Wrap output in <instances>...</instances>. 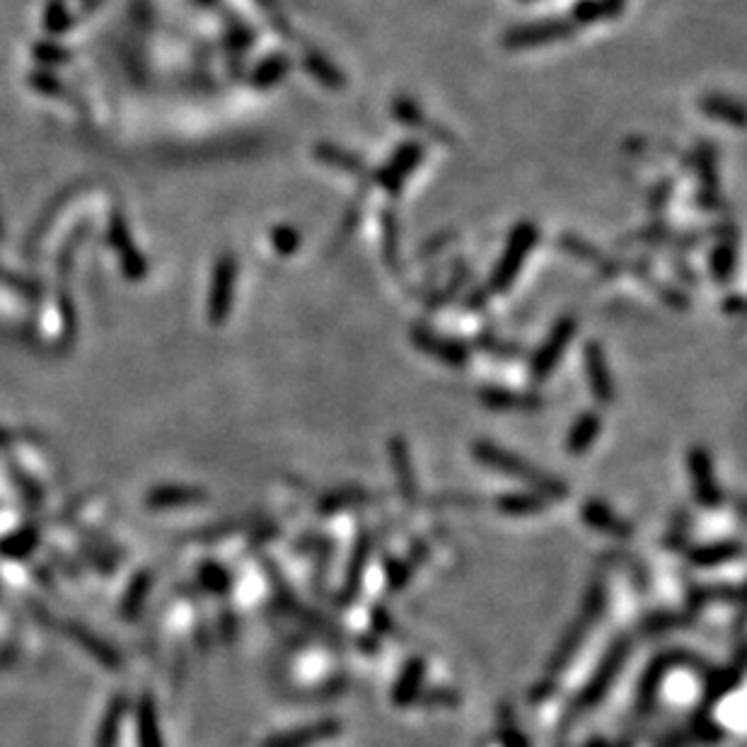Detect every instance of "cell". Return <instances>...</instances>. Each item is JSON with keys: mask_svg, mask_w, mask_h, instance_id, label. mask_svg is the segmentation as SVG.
Segmentation results:
<instances>
[{"mask_svg": "<svg viewBox=\"0 0 747 747\" xmlns=\"http://www.w3.org/2000/svg\"><path fill=\"white\" fill-rule=\"evenodd\" d=\"M605 607H607V586L602 581L590 583L586 598H583V605H581V615H578L576 622L566 629V634L561 636L559 646L554 648L552 658H549V663H547L544 680L540 682V685L532 687L530 702H542V699H547L549 694L554 692V687H557V677L564 673L566 665L571 663L573 656L578 653V648L583 646L590 627H595V624L600 622V617L605 615Z\"/></svg>", "mask_w": 747, "mask_h": 747, "instance_id": "1", "label": "cell"}, {"mask_svg": "<svg viewBox=\"0 0 747 747\" xmlns=\"http://www.w3.org/2000/svg\"><path fill=\"white\" fill-rule=\"evenodd\" d=\"M472 455L479 465L494 469V472L506 474V477H515L520 482H525L535 489V494L544 496L549 501H561V498L569 496V486L561 482L554 474L544 472V469L535 467L525 457L511 453V450L501 448V445L491 443V440H474L472 443Z\"/></svg>", "mask_w": 747, "mask_h": 747, "instance_id": "2", "label": "cell"}, {"mask_svg": "<svg viewBox=\"0 0 747 747\" xmlns=\"http://www.w3.org/2000/svg\"><path fill=\"white\" fill-rule=\"evenodd\" d=\"M537 242H540V225L532 223V220H520V223L513 225L506 247H503L501 257H498L484 286L489 295H506L511 291Z\"/></svg>", "mask_w": 747, "mask_h": 747, "instance_id": "3", "label": "cell"}, {"mask_svg": "<svg viewBox=\"0 0 747 747\" xmlns=\"http://www.w3.org/2000/svg\"><path fill=\"white\" fill-rule=\"evenodd\" d=\"M629 651H631V641L627 639V636H622V639H617L615 644L607 648V653L602 656L593 677H590V680L586 682V687H583L581 694L576 697V702H573L571 716L586 714L588 709H593V706H598L602 699H605V694L610 692V687L615 685L619 673H622L624 663H627V658H629Z\"/></svg>", "mask_w": 747, "mask_h": 747, "instance_id": "4", "label": "cell"}, {"mask_svg": "<svg viewBox=\"0 0 747 747\" xmlns=\"http://www.w3.org/2000/svg\"><path fill=\"white\" fill-rule=\"evenodd\" d=\"M578 332V320L573 315H561L557 322L552 324V329L547 332V337L540 341L535 351H532L528 361V375L535 385H540L559 368L561 358L566 356V349L576 337Z\"/></svg>", "mask_w": 747, "mask_h": 747, "instance_id": "5", "label": "cell"}, {"mask_svg": "<svg viewBox=\"0 0 747 747\" xmlns=\"http://www.w3.org/2000/svg\"><path fill=\"white\" fill-rule=\"evenodd\" d=\"M576 34V27L569 17H544V20L523 22V25H513L503 32L501 44L508 51H525V49H540V46L566 42Z\"/></svg>", "mask_w": 747, "mask_h": 747, "instance_id": "6", "label": "cell"}, {"mask_svg": "<svg viewBox=\"0 0 747 747\" xmlns=\"http://www.w3.org/2000/svg\"><path fill=\"white\" fill-rule=\"evenodd\" d=\"M426 158V146L421 141H402L399 146L392 150V155L387 158L378 170H370V182L378 184L382 191H387L390 196L402 194L404 184L409 182V177L414 175L416 167L421 165Z\"/></svg>", "mask_w": 747, "mask_h": 747, "instance_id": "7", "label": "cell"}, {"mask_svg": "<svg viewBox=\"0 0 747 747\" xmlns=\"http://www.w3.org/2000/svg\"><path fill=\"white\" fill-rule=\"evenodd\" d=\"M409 341L416 351L436 358V361L445 363L448 368H465L469 358H472V349H469L467 341L440 334L436 329L428 327V324H411Z\"/></svg>", "mask_w": 747, "mask_h": 747, "instance_id": "8", "label": "cell"}, {"mask_svg": "<svg viewBox=\"0 0 747 747\" xmlns=\"http://www.w3.org/2000/svg\"><path fill=\"white\" fill-rule=\"evenodd\" d=\"M697 170V204L702 211L714 213L723 206L721 177H718V148L714 141H699L692 155Z\"/></svg>", "mask_w": 747, "mask_h": 747, "instance_id": "9", "label": "cell"}, {"mask_svg": "<svg viewBox=\"0 0 747 747\" xmlns=\"http://www.w3.org/2000/svg\"><path fill=\"white\" fill-rule=\"evenodd\" d=\"M709 233L716 237L714 247L709 252V276L718 286H726V283L733 281L735 266H738L740 230L731 218H726L716 228H711Z\"/></svg>", "mask_w": 747, "mask_h": 747, "instance_id": "10", "label": "cell"}, {"mask_svg": "<svg viewBox=\"0 0 747 747\" xmlns=\"http://www.w3.org/2000/svg\"><path fill=\"white\" fill-rule=\"evenodd\" d=\"M675 665L704 668L702 658H697V653H689V651L660 653V656L648 665L644 680H641V685H639V702H636V711H639V716H648V711L653 709V704H656V697H658V689L660 685H663L668 670L675 668Z\"/></svg>", "mask_w": 747, "mask_h": 747, "instance_id": "11", "label": "cell"}, {"mask_svg": "<svg viewBox=\"0 0 747 747\" xmlns=\"http://www.w3.org/2000/svg\"><path fill=\"white\" fill-rule=\"evenodd\" d=\"M583 370H586V380L590 387V395L598 399L602 407H610L617 399L615 378H612L610 363H607L605 349L598 339H590L583 346Z\"/></svg>", "mask_w": 747, "mask_h": 747, "instance_id": "12", "label": "cell"}, {"mask_svg": "<svg viewBox=\"0 0 747 747\" xmlns=\"http://www.w3.org/2000/svg\"><path fill=\"white\" fill-rule=\"evenodd\" d=\"M687 469L692 474L694 496H697L702 508H718L721 506V486L716 482L714 472V457L702 445H694L687 453Z\"/></svg>", "mask_w": 747, "mask_h": 747, "instance_id": "13", "label": "cell"}, {"mask_svg": "<svg viewBox=\"0 0 747 747\" xmlns=\"http://www.w3.org/2000/svg\"><path fill=\"white\" fill-rule=\"evenodd\" d=\"M235 281H237V262L233 254H223L218 259L216 271H213V288L211 300H208V315L213 322H223L230 315L235 298Z\"/></svg>", "mask_w": 747, "mask_h": 747, "instance_id": "14", "label": "cell"}, {"mask_svg": "<svg viewBox=\"0 0 747 747\" xmlns=\"http://www.w3.org/2000/svg\"><path fill=\"white\" fill-rule=\"evenodd\" d=\"M370 554H373V535H370L368 530H361L356 535V542H353L351 559H349V566H346V578H344V586H341L339 590L337 605L349 607L351 602L361 595L363 576H366V569L370 564Z\"/></svg>", "mask_w": 747, "mask_h": 747, "instance_id": "15", "label": "cell"}, {"mask_svg": "<svg viewBox=\"0 0 747 747\" xmlns=\"http://www.w3.org/2000/svg\"><path fill=\"white\" fill-rule=\"evenodd\" d=\"M312 158H315L317 162H322V165L332 167V170H339V172H344V175L356 177L358 182H366V184L370 182V167H368L366 158L353 153V150L349 148H341L339 143H332V141L315 143V148H312Z\"/></svg>", "mask_w": 747, "mask_h": 747, "instance_id": "16", "label": "cell"}, {"mask_svg": "<svg viewBox=\"0 0 747 747\" xmlns=\"http://www.w3.org/2000/svg\"><path fill=\"white\" fill-rule=\"evenodd\" d=\"M387 457H390V467L395 472L399 494L404 496V501L409 506H414L419 501V482H416L414 462H411L407 440L402 436H392L390 443H387Z\"/></svg>", "mask_w": 747, "mask_h": 747, "instance_id": "17", "label": "cell"}, {"mask_svg": "<svg viewBox=\"0 0 747 747\" xmlns=\"http://www.w3.org/2000/svg\"><path fill=\"white\" fill-rule=\"evenodd\" d=\"M479 399L491 411H540L544 399L537 392L508 390V387L486 385L479 390Z\"/></svg>", "mask_w": 747, "mask_h": 747, "instance_id": "18", "label": "cell"}, {"mask_svg": "<svg viewBox=\"0 0 747 747\" xmlns=\"http://www.w3.org/2000/svg\"><path fill=\"white\" fill-rule=\"evenodd\" d=\"M581 518L588 528L598 530L602 535L617 537V540H627V537H631V532H634L629 520L617 515L607 503H602L600 498H588V501L583 503Z\"/></svg>", "mask_w": 747, "mask_h": 747, "instance_id": "19", "label": "cell"}, {"mask_svg": "<svg viewBox=\"0 0 747 747\" xmlns=\"http://www.w3.org/2000/svg\"><path fill=\"white\" fill-rule=\"evenodd\" d=\"M390 114H392V119L397 121V124L407 126V129L431 131V133H428V136L438 138V141H443V143H453L455 141V138L450 136L448 129H443V126L431 124V121L426 119L424 107H421V104L416 102L414 97L397 95L395 100H392V104H390Z\"/></svg>", "mask_w": 747, "mask_h": 747, "instance_id": "20", "label": "cell"}, {"mask_svg": "<svg viewBox=\"0 0 747 747\" xmlns=\"http://www.w3.org/2000/svg\"><path fill=\"white\" fill-rule=\"evenodd\" d=\"M341 723L337 718H324V721H315L310 726L295 728V731L286 735H276V738L266 740L264 747H312L324 740H332L341 735Z\"/></svg>", "mask_w": 747, "mask_h": 747, "instance_id": "21", "label": "cell"}, {"mask_svg": "<svg viewBox=\"0 0 747 747\" xmlns=\"http://www.w3.org/2000/svg\"><path fill=\"white\" fill-rule=\"evenodd\" d=\"M380 228H382V262L390 269L392 276L402 279L404 276V264H402V223L395 208H385L380 213Z\"/></svg>", "mask_w": 747, "mask_h": 747, "instance_id": "22", "label": "cell"}, {"mask_svg": "<svg viewBox=\"0 0 747 747\" xmlns=\"http://www.w3.org/2000/svg\"><path fill=\"white\" fill-rule=\"evenodd\" d=\"M699 109H702L706 119H714L718 124L735 126V129H743L745 126L743 102L726 95V92H704L699 97Z\"/></svg>", "mask_w": 747, "mask_h": 747, "instance_id": "23", "label": "cell"}, {"mask_svg": "<svg viewBox=\"0 0 747 747\" xmlns=\"http://www.w3.org/2000/svg\"><path fill=\"white\" fill-rule=\"evenodd\" d=\"M627 3L629 0H578L571 8L569 20L573 22L576 30L598 25V22L617 20V17L624 13V8H627Z\"/></svg>", "mask_w": 747, "mask_h": 747, "instance_id": "24", "label": "cell"}, {"mask_svg": "<svg viewBox=\"0 0 747 747\" xmlns=\"http://www.w3.org/2000/svg\"><path fill=\"white\" fill-rule=\"evenodd\" d=\"M300 63H303L305 73L310 75L315 83H320L322 88L327 90H344L346 88V73L329 59L327 54L320 49H305L303 56H300Z\"/></svg>", "mask_w": 747, "mask_h": 747, "instance_id": "25", "label": "cell"}, {"mask_svg": "<svg viewBox=\"0 0 747 747\" xmlns=\"http://www.w3.org/2000/svg\"><path fill=\"white\" fill-rule=\"evenodd\" d=\"M426 677V663L421 658H411L404 663L402 673H399L395 687H392V704L395 706H411L419 702L421 687H424Z\"/></svg>", "mask_w": 747, "mask_h": 747, "instance_id": "26", "label": "cell"}, {"mask_svg": "<svg viewBox=\"0 0 747 747\" xmlns=\"http://www.w3.org/2000/svg\"><path fill=\"white\" fill-rule=\"evenodd\" d=\"M602 431V419L598 411H583L576 421H573L569 436H566V453L569 455H583L593 448Z\"/></svg>", "mask_w": 747, "mask_h": 747, "instance_id": "27", "label": "cell"}, {"mask_svg": "<svg viewBox=\"0 0 747 747\" xmlns=\"http://www.w3.org/2000/svg\"><path fill=\"white\" fill-rule=\"evenodd\" d=\"M150 508H184L206 503V491L196 486H158L146 496Z\"/></svg>", "mask_w": 747, "mask_h": 747, "instance_id": "28", "label": "cell"}, {"mask_svg": "<svg viewBox=\"0 0 747 747\" xmlns=\"http://www.w3.org/2000/svg\"><path fill=\"white\" fill-rule=\"evenodd\" d=\"M689 564L699 566V569H711V566L728 564L743 557V544L738 540H723L714 544H702V547H694L687 554Z\"/></svg>", "mask_w": 747, "mask_h": 747, "instance_id": "29", "label": "cell"}, {"mask_svg": "<svg viewBox=\"0 0 747 747\" xmlns=\"http://www.w3.org/2000/svg\"><path fill=\"white\" fill-rule=\"evenodd\" d=\"M375 496L370 491L361 489V486H341V489H332L329 494H324L317 503V511L324 515H332L339 511H346V508H356V506H366V503H373Z\"/></svg>", "mask_w": 747, "mask_h": 747, "instance_id": "30", "label": "cell"}, {"mask_svg": "<svg viewBox=\"0 0 747 747\" xmlns=\"http://www.w3.org/2000/svg\"><path fill=\"white\" fill-rule=\"evenodd\" d=\"M291 59L288 54H281V51H274L266 59L257 63V68L252 71V85L257 90H269L276 88L283 78H286L288 71H291Z\"/></svg>", "mask_w": 747, "mask_h": 747, "instance_id": "31", "label": "cell"}, {"mask_svg": "<svg viewBox=\"0 0 747 747\" xmlns=\"http://www.w3.org/2000/svg\"><path fill=\"white\" fill-rule=\"evenodd\" d=\"M469 276H472V269H469V264L465 262V259H457L453 271H450V281L445 283L443 288H438V291L433 293V298L428 300V310L440 312L443 308H448L450 303H455L457 295H460L462 288L467 286Z\"/></svg>", "mask_w": 747, "mask_h": 747, "instance_id": "32", "label": "cell"}, {"mask_svg": "<svg viewBox=\"0 0 747 747\" xmlns=\"http://www.w3.org/2000/svg\"><path fill=\"white\" fill-rule=\"evenodd\" d=\"M66 631L71 634V639L75 641V644H78L80 648H85V651H88L92 658L100 660L102 665H107V668H119V663H121L119 653L114 651L109 644H104V641L97 639L92 631L80 627V624H68Z\"/></svg>", "mask_w": 747, "mask_h": 747, "instance_id": "33", "label": "cell"}, {"mask_svg": "<svg viewBox=\"0 0 747 747\" xmlns=\"http://www.w3.org/2000/svg\"><path fill=\"white\" fill-rule=\"evenodd\" d=\"M559 249L564 254H569V257L578 259V262H586V264H593V266H600L605 264L607 254L602 252V249L598 245H593V242L588 240V237L578 235V233H561L559 240H557Z\"/></svg>", "mask_w": 747, "mask_h": 747, "instance_id": "34", "label": "cell"}, {"mask_svg": "<svg viewBox=\"0 0 747 747\" xmlns=\"http://www.w3.org/2000/svg\"><path fill=\"white\" fill-rule=\"evenodd\" d=\"M547 498L540 494H503L496 498V508L503 515L523 518V515H537L547 508Z\"/></svg>", "mask_w": 747, "mask_h": 747, "instance_id": "35", "label": "cell"}, {"mask_svg": "<svg viewBox=\"0 0 747 747\" xmlns=\"http://www.w3.org/2000/svg\"><path fill=\"white\" fill-rule=\"evenodd\" d=\"M138 743L141 747H162L158 711H155L153 697H143L138 704Z\"/></svg>", "mask_w": 747, "mask_h": 747, "instance_id": "36", "label": "cell"}, {"mask_svg": "<svg viewBox=\"0 0 747 747\" xmlns=\"http://www.w3.org/2000/svg\"><path fill=\"white\" fill-rule=\"evenodd\" d=\"M738 685H740V668L714 670V673L706 677L702 706L704 709H709V706H714L723 694H728L733 687H738Z\"/></svg>", "mask_w": 747, "mask_h": 747, "instance_id": "37", "label": "cell"}, {"mask_svg": "<svg viewBox=\"0 0 747 747\" xmlns=\"http://www.w3.org/2000/svg\"><path fill=\"white\" fill-rule=\"evenodd\" d=\"M474 346H477L479 351L489 353V356L501 358V361H513V358L523 356V346L515 344V341L501 339L496 332H491V329L479 332L477 337H474Z\"/></svg>", "mask_w": 747, "mask_h": 747, "instance_id": "38", "label": "cell"}, {"mask_svg": "<svg viewBox=\"0 0 747 747\" xmlns=\"http://www.w3.org/2000/svg\"><path fill=\"white\" fill-rule=\"evenodd\" d=\"M126 714V699L117 697L112 704L107 706V714H104L100 723V733H97L95 747H114L119 738V726L121 718Z\"/></svg>", "mask_w": 747, "mask_h": 747, "instance_id": "39", "label": "cell"}, {"mask_svg": "<svg viewBox=\"0 0 747 747\" xmlns=\"http://www.w3.org/2000/svg\"><path fill=\"white\" fill-rule=\"evenodd\" d=\"M498 733H501L503 747H530L518 718H515L513 709L508 704H503L501 711H498Z\"/></svg>", "mask_w": 747, "mask_h": 747, "instance_id": "40", "label": "cell"}, {"mask_svg": "<svg viewBox=\"0 0 747 747\" xmlns=\"http://www.w3.org/2000/svg\"><path fill=\"white\" fill-rule=\"evenodd\" d=\"M675 235L673 225L668 223L665 218H656L651 223L644 225V228L636 230L634 235L627 237V242H644V245H668L670 237Z\"/></svg>", "mask_w": 747, "mask_h": 747, "instance_id": "41", "label": "cell"}, {"mask_svg": "<svg viewBox=\"0 0 747 747\" xmlns=\"http://www.w3.org/2000/svg\"><path fill=\"white\" fill-rule=\"evenodd\" d=\"M687 731H689V735H692L694 743H704V745H716V743H721L723 738H726L723 728L718 726V723L711 721L709 714H704V711H699V714L692 718V723H689Z\"/></svg>", "mask_w": 747, "mask_h": 747, "instance_id": "42", "label": "cell"}, {"mask_svg": "<svg viewBox=\"0 0 747 747\" xmlns=\"http://www.w3.org/2000/svg\"><path fill=\"white\" fill-rule=\"evenodd\" d=\"M199 578H201V586H204L211 595H225L230 590V586H233L230 573L225 571L220 564H216V561H208V564L201 566Z\"/></svg>", "mask_w": 747, "mask_h": 747, "instance_id": "43", "label": "cell"}, {"mask_svg": "<svg viewBox=\"0 0 747 747\" xmlns=\"http://www.w3.org/2000/svg\"><path fill=\"white\" fill-rule=\"evenodd\" d=\"M300 242H303V235L293 225L279 223L271 230V245H274L276 254H281V257H293L300 249Z\"/></svg>", "mask_w": 747, "mask_h": 747, "instance_id": "44", "label": "cell"}, {"mask_svg": "<svg viewBox=\"0 0 747 747\" xmlns=\"http://www.w3.org/2000/svg\"><path fill=\"white\" fill-rule=\"evenodd\" d=\"M689 602L694 607L704 605V602H740V588L733 586H706L692 590Z\"/></svg>", "mask_w": 747, "mask_h": 747, "instance_id": "45", "label": "cell"}, {"mask_svg": "<svg viewBox=\"0 0 747 747\" xmlns=\"http://www.w3.org/2000/svg\"><path fill=\"white\" fill-rule=\"evenodd\" d=\"M37 542H39L37 532L22 530V532H17V535L8 537V540L0 544V552H3L5 557H10V559H22V557H27V554H30L34 547H37Z\"/></svg>", "mask_w": 747, "mask_h": 747, "instance_id": "46", "label": "cell"}, {"mask_svg": "<svg viewBox=\"0 0 747 747\" xmlns=\"http://www.w3.org/2000/svg\"><path fill=\"white\" fill-rule=\"evenodd\" d=\"M414 569H416V566L411 564L409 559H390V561H387V564H385L387 588H390L392 593H399V590L407 588L411 576H414Z\"/></svg>", "mask_w": 747, "mask_h": 747, "instance_id": "47", "label": "cell"}, {"mask_svg": "<svg viewBox=\"0 0 747 747\" xmlns=\"http://www.w3.org/2000/svg\"><path fill=\"white\" fill-rule=\"evenodd\" d=\"M150 586H153V576H150V573H141V576L131 583V588L126 590V612H129V615H136L138 607L143 605V598L148 595Z\"/></svg>", "mask_w": 747, "mask_h": 747, "instance_id": "48", "label": "cell"}, {"mask_svg": "<svg viewBox=\"0 0 747 747\" xmlns=\"http://www.w3.org/2000/svg\"><path fill=\"white\" fill-rule=\"evenodd\" d=\"M687 615H675V612H663V615H653L644 622V634H665V631L682 627L687 624Z\"/></svg>", "mask_w": 747, "mask_h": 747, "instance_id": "49", "label": "cell"}, {"mask_svg": "<svg viewBox=\"0 0 747 747\" xmlns=\"http://www.w3.org/2000/svg\"><path fill=\"white\" fill-rule=\"evenodd\" d=\"M673 194H675V179L673 177L660 179L656 187L651 189V194H648V208H651L653 213H663L665 206H668L670 199H673Z\"/></svg>", "mask_w": 747, "mask_h": 747, "instance_id": "50", "label": "cell"}, {"mask_svg": "<svg viewBox=\"0 0 747 747\" xmlns=\"http://www.w3.org/2000/svg\"><path fill=\"white\" fill-rule=\"evenodd\" d=\"M455 240H457V233H455V230H438L436 235L428 237V240L424 242V245H421L419 252H416V257H421V259L433 257V254L443 252V247H448L450 242H455Z\"/></svg>", "mask_w": 747, "mask_h": 747, "instance_id": "51", "label": "cell"}, {"mask_svg": "<svg viewBox=\"0 0 747 747\" xmlns=\"http://www.w3.org/2000/svg\"><path fill=\"white\" fill-rule=\"evenodd\" d=\"M421 704L428 706V709H433V706H457L460 704V692H455V689H431V692L426 694H419Z\"/></svg>", "mask_w": 747, "mask_h": 747, "instance_id": "52", "label": "cell"}, {"mask_svg": "<svg viewBox=\"0 0 747 747\" xmlns=\"http://www.w3.org/2000/svg\"><path fill=\"white\" fill-rule=\"evenodd\" d=\"M395 629V622H392L390 610L385 605H375L373 607V636H385Z\"/></svg>", "mask_w": 747, "mask_h": 747, "instance_id": "53", "label": "cell"}, {"mask_svg": "<svg viewBox=\"0 0 747 747\" xmlns=\"http://www.w3.org/2000/svg\"><path fill=\"white\" fill-rule=\"evenodd\" d=\"M489 298H491V295L484 286H474L465 298V310L467 312H484L486 305H489Z\"/></svg>", "mask_w": 747, "mask_h": 747, "instance_id": "54", "label": "cell"}, {"mask_svg": "<svg viewBox=\"0 0 747 747\" xmlns=\"http://www.w3.org/2000/svg\"><path fill=\"white\" fill-rule=\"evenodd\" d=\"M687 530H689V520L685 513H677V518L673 520V530L668 532V547H680L682 542L687 540Z\"/></svg>", "mask_w": 747, "mask_h": 747, "instance_id": "55", "label": "cell"}, {"mask_svg": "<svg viewBox=\"0 0 747 747\" xmlns=\"http://www.w3.org/2000/svg\"><path fill=\"white\" fill-rule=\"evenodd\" d=\"M673 269H675L677 279H680L682 283H687V286H692V288L699 286V274L692 269V264H689L685 257H675Z\"/></svg>", "mask_w": 747, "mask_h": 747, "instance_id": "56", "label": "cell"}, {"mask_svg": "<svg viewBox=\"0 0 747 747\" xmlns=\"http://www.w3.org/2000/svg\"><path fill=\"white\" fill-rule=\"evenodd\" d=\"M721 308H723V312H726V315H743V310H745L743 293H728L726 298H723Z\"/></svg>", "mask_w": 747, "mask_h": 747, "instance_id": "57", "label": "cell"}, {"mask_svg": "<svg viewBox=\"0 0 747 747\" xmlns=\"http://www.w3.org/2000/svg\"><path fill=\"white\" fill-rule=\"evenodd\" d=\"M223 617H225L223 619V639L235 641V636H237V619H235L233 612H228V615H223Z\"/></svg>", "mask_w": 747, "mask_h": 747, "instance_id": "58", "label": "cell"}, {"mask_svg": "<svg viewBox=\"0 0 747 747\" xmlns=\"http://www.w3.org/2000/svg\"><path fill=\"white\" fill-rule=\"evenodd\" d=\"M586 747H631V745H627V743H610V740L595 738V740H590V743Z\"/></svg>", "mask_w": 747, "mask_h": 747, "instance_id": "59", "label": "cell"}, {"mask_svg": "<svg viewBox=\"0 0 747 747\" xmlns=\"http://www.w3.org/2000/svg\"><path fill=\"white\" fill-rule=\"evenodd\" d=\"M523 3H535V0H523Z\"/></svg>", "mask_w": 747, "mask_h": 747, "instance_id": "60", "label": "cell"}]
</instances>
